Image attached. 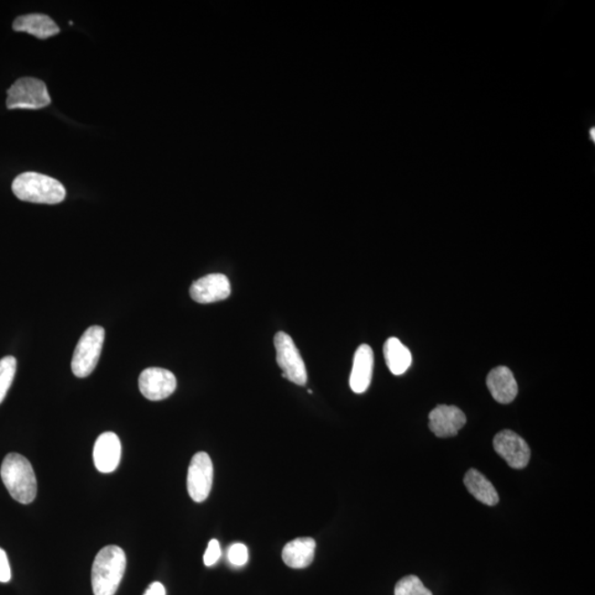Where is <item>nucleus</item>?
<instances>
[{"label": "nucleus", "instance_id": "14", "mask_svg": "<svg viewBox=\"0 0 595 595\" xmlns=\"http://www.w3.org/2000/svg\"><path fill=\"white\" fill-rule=\"evenodd\" d=\"M488 388L499 404H509L519 393L518 382L509 368L499 367L490 370L487 378Z\"/></svg>", "mask_w": 595, "mask_h": 595}, {"label": "nucleus", "instance_id": "19", "mask_svg": "<svg viewBox=\"0 0 595 595\" xmlns=\"http://www.w3.org/2000/svg\"><path fill=\"white\" fill-rule=\"evenodd\" d=\"M17 369V361L14 357H6L0 359V404L6 398V395L12 386Z\"/></svg>", "mask_w": 595, "mask_h": 595}, {"label": "nucleus", "instance_id": "2", "mask_svg": "<svg viewBox=\"0 0 595 595\" xmlns=\"http://www.w3.org/2000/svg\"><path fill=\"white\" fill-rule=\"evenodd\" d=\"M0 475L14 499L25 505L34 502L38 484L33 466L22 454L9 453L4 459Z\"/></svg>", "mask_w": 595, "mask_h": 595}, {"label": "nucleus", "instance_id": "6", "mask_svg": "<svg viewBox=\"0 0 595 595\" xmlns=\"http://www.w3.org/2000/svg\"><path fill=\"white\" fill-rule=\"evenodd\" d=\"M275 348L277 363L283 369V378L296 385L305 386L308 380L306 365L291 337L285 332L277 333Z\"/></svg>", "mask_w": 595, "mask_h": 595}, {"label": "nucleus", "instance_id": "22", "mask_svg": "<svg viewBox=\"0 0 595 595\" xmlns=\"http://www.w3.org/2000/svg\"><path fill=\"white\" fill-rule=\"evenodd\" d=\"M221 553L220 542L217 540H212L208 542L207 550L205 553V565L207 567L216 565L221 558Z\"/></svg>", "mask_w": 595, "mask_h": 595}, {"label": "nucleus", "instance_id": "21", "mask_svg": "<svg viewBox=\"0 0 595 595\" xmlns=\"http://www.w3.org/2000/svg\"><path fill=\"white\" fill-rule=\"evenodd\" d=\"M228 561L235 567L247 565L248 561L247 547L243 544H234L227 551Z\"/></svg>", "mask_w": 595, "mask_h": 595}, {"label": "nucleus", "instance_id": "18", "mask_svg": "<svg viewBox=\"0 0 595 595\" xmlns=\"http://www.w3.org/2000/svg\"><path fill=\"white\" fill-rule=\"evenodd\" d=\"M384 357L390 372L396 376L406 373L412 363V357L408 348H406L396 338H390L385 342Z\"/></svg>", "mask_w": 595, "mask_h": 595}, {"label": "nucleus", "instance_id": "13", "mask_svg": "<svg viewBox=\"0 0 595 595\" xmlns=\"http://www.w3.org/2000/svg\"><path fill=\"white\" fill-rule=\"evenodd\" d=\"M374 353L368 344H362L354 355L353 368L349 376V386L355 394H363L372 382Z\"/></svg>", "mask_w": 595, "mask_h": 595}, {"label": "nucleus", "instance_id": "8", "mask_svg": "<svg viewBox=\"0 0 595 595\" xmlns=\"http://www.w3.org/2000/svg\"><path fill=\"white\" fill-rule=\"evenodd\" d=\"M493 447L496 453L508 462L510 468L520 469L530 460V449L527 442L511 430H503L495 436Z\"/></svg>", "mask_w": 595, "mask_h": 595}, {"label": "nucleus", "instance_id": "23", "mask_svg": "<svg viewBox=\"0 0 595 595\" xmlns=\"http://www.w3.org/2000/svg\"><path fill=\"white\" fill-rule=\"evenodd\" d=\"M10 579H12V569H10L7 553L0 548V582H9Z\"/></svg>", "mask_w": 595, "mask_h": 595}, {"label": "nucleus", "instance_id": "24", "mask_svg": "<svg viewBox=\"0 0 595 595\" xmlns=\"http://www.w3.org/2000/svg\"><path fill=\"white\" fill-rule=\"evenodd\" d=\"M144 595H166L164 584L160 582L151 583Z\"/></svg>", "mask_w": 595, "mask_h": 595}, {"label": "nucleus", "instance_id": "10", "mask_svg": "<svg viewBox=\"0 0 595 595\" xmlns=\"http://www.w3.org/2000/svg\"><path fill=\"white\" fill-rule=\"evenodd\" d=\"M231 295V284L226 275L211 274L192 284L190 296L197 304H213L227 299Z\"/></svg>", "mask_w": 595, "mask_h": 595}, {"label": "nucleus", "instance_id": "15", "mask_svg": "<svg viewBox=\"0 0 595 595\" xmlns=\"http://www.w3.org/2000/svg\"><path fill=\"white\" fill-rule=\"evenodd\" d=\"M13 28L17 33H27L45 40L60 33V28L49 15L43 14H30L20 15L15 20Z\"/></svg>", "mask_w": 595, "mask_h": 595}, {"label": "nucleus", "instance_id": "20", "mask_svg": "<svg viewBox=\"0 0 595 595\" xmlns=\"http://www.w3.org/2000/svg\"><path fill=\"white\" fill-rule=\"evenodd\" d=\"M395 595H433L429 589L424 586L417 576H407L395 587Z\"/></svg>", "mask_w": 595, "mask_h": 595}, {"label": "nucleus", "instance_id": "4", "mask_svg": "<svg viewBox=\"0 0 595 595\" xmlns=\"http://www.w3.org/2000/svg\"><path fill=\"white\" fill-rule=\"evenodd\" d=\"M106 330L99 326L88 328L83 333L73 354L72 372L78 378H85L93 373L101 357Z\"/></svg>", "mask_w": 595, "mask_h": 595}, {"label": "nucleus", "instance_id": "5", "mask_svg": "<svg viewBox=\"0 0 595 595\" xmlns=\"http://www.w3.org/2000/svg\"><path fill=\"white\" fill-rule=\"evenodd\" d=\"M51 97L45 82L35 77H23L8 90L9 109H40L50 106Z\"/></svg>", "mask_w": 595, "mask_h": 595}, {"label": "nucleus", "instance_id": "17", "mask_svg": "<svg viewBox=\"0 0 595 595\" xmlns=\"http://www.w3.org/2000/svg\"><path fill=\"white\" fill-rule=\"evenodd\" d=\"M464 485L479 502L488 506L499 503V498L494 485L478 469H469L464 477Z\"/></svg>", "mask_w": 595, "mask_h": 595}, {"label": "nucleus", "instance_id": "3", "mask_svg": "<svg viewBox=\"0 0 595 595\" xmlns=\"http://www.w3.org/2000/svg\"><path fill=\"white\" fill-rule=\"evenodd\" d=\"M13 192L19 200L43 205H57L65 200L66 187L54 177L25 172L13 182Z\"/></svg>", "mask_w": 595, "mask_h": 595}, {"label": "nucleus", "instance_id": "16", "mask_svg": "<svg viewBox=\"0 0 595 595\" xmlns=\"http://www.w3.org/2000/svg\"><path fill=\"white\" fill-rule=\"evenodd\" d=\"M316 540L310 537H302L288 542L283 550V560L292 569L309 567L315 560Z\"/></svg>", "mask_w": 595, "mask_h": 595}, {"label": "nucleus", "instance_id": "11", "mask_svg": "<svg viewBox=\"0 0 595 595\" xmlns=\"http://www.w3.org/2000/svg\"><path fill=\"white\" fill-rule=\"evenodd\" d=\"M466 424V415L456 406L439 405L429 414L430 430L439 438L457 436Z\"/></svg>", "mask_w": 595, "mask_h": 595}, {"label": "nucleus", "instance_id": "12", "mask_svg": "<svg viewBox=\"0 0 595 595\" xmlns=\"http://www.w3.org/2000/svg\"><path fill=\"white\" fill-rule=\"evenodd\" d=\"M122 457V443L116 433L104 432L94 446V463L99 472L112 473L117 469Z\"/></svg>", "mask_w": 595, "mask_h": 595}, {"label": "nucleus", "instance_id": "7", "mask_svg": "<svg viewBox=\"0 0 595 595\" xmlns=\"http://www.w3.org/2000/svg\"><path fill=\"white\" fill-rule=\"evenodd\" d=\"M213 463L206 452H198L192 458L187 471V492L197 503L205 502L210 495L213 484Z\"/></svg>", "mask_w": 595, "mask_h": 595}, {"label": "nucleus", "instance_id": "9", "mask_svg": "<svg viewBox=\"0 0 595 595\" xmlns=\"http://www.w3.org/2000/svg\"><path fill=\"white\" fill-rule=\"evenodd\" d=\"M176 388V376L168 369L149 368L139 376L140 393L151 401L168 398L175 393Z\"/></svg>", "mask_w": 595, "mask_h": 595}, {"label": "nucleus", "instance_id": "1", "mask_svg": "<svg viewBox=\"0 0 595 595\" xmlns=\"http://www.w3.org/2000/svg\"><path fill=\"white\" fill-rule=\"evenodd\" d=\"M127 560L121 547H104L97 553L92 567L94 595H115L126 570Z\"/></svg>", "mask_w": 595, "mask_h": 595}]
</instances>
